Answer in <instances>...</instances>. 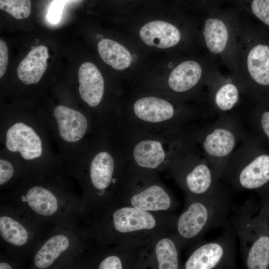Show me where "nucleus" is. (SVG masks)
Masks as SVG:
<instances>
[{"instance_id":"6e6552de","label":"nucleus","mask_w":269,"mask_h":269,"mask_svg":"<svg viewBox=\"0 0 269 269\" xmlns=\"http://www.w3.org/2000/svg\"><path fill=\"white\" fill-rule=\"evenodd\" d=\"M232 234L195 247L185 261L183 269H216L235 268V250Z\"/></svg>"},{"instance_id":"b1692460","label":"nucleus","mask_w":269,"mask_h":269,"mask_svg":"<svg viewBox=\"0 0 269 269\" xmlns=\"http://www.w3.org/2000/svg\"><path fill=\"white\" fill-rule=\"evenodd\" d=\"M0 234L5 241L16 246L23 245L28 239L27 232L24 227L7 216L0 218Z\"/></svg>"},{"instance_id":"7c9ffc66","label":"nucleus","mask_w":269,"mask_h":269,"mask_svg":"<svg viewBox=\"0 0 269 269\" xmlns=\"http://www.w3.org/2000/svg\"><path fill=\"white\" fill-rule=\"evenodd\" d=\"M0 269H11L12 268L8 264L5 263H1L0 264Z\"/></svg>"},{"instance_id":"a878e982","label":"nucleus","mask_w":269,"mask_h":269,"mask_svg":"<svg viewBox=\"0 0 269 269\" xmlns=\"http://www.w3.org/2000/svg\"><path fill=\"white\" fill-rule=\"evenodd\" d=\"M14 173V168L11 163L7 160H0V184L2 185L12 177Z\"/></svg>"},{"instance_id":"9b49d317","label":"nucleus","mask_w":269,"mask_h":269,"mask_svg":"<svg viewBox=\"0 0 269 269\" xmlns=\"http://www.w3.org/2000/svg\"><path fill=\"white\" fill-rule=\"evenodd\" d=\"M237 136L228 127L219 126L207 132L202 145L206 158L220 178L235 149Z\"/></svg>"},{"instance_id":"5701e85b","label":"nucleus","mask_w":269,"mask_h":269,"mask_svg":"<svg viewBox=\"0 0 269 269\" xmlns=\"http://www.w3.org/2000/svg\"><path fill=\"white\" fill-rule=\"evenodd\" d=\"M26 199L30 208L41 215H51L58 208V202L55 196L41 186L31 188L26 193Z\"/></svg>"},{"instance_id":"2f4dec72","label":"nucleus","mask_w":269,"mask_h":269,"mask_svg":"<svg viewBox=\"0 0 269 269\" xmlns=\"http://www.w3.org/2000/svg\"><path fill=\"white\" fill-rule=\"evenodd\" d=\"M54 1H56V0H53Z\"/></svg>"},{"instance_id":"dca6fc26","label":"nucleus","mask_w":269,"mask_h":269,"mask_svg":"<svg viewBox=\"0 0 269 269\" xmlns=\"http://www.w3.org/2000/svg\"><path fill=\"white\" fill-rule=\"evenodd\" d=\"M78 78L82 100L91 107L99 105L103 99L105 82L96 66L89 62L83 63L79 68Z\"/></svg>"},{"instance_id":"f03ea898","label":"nucleus","mask_w":269,"mask_h":269,"mask_svg":"<svg viewBox=\"0 0 269 269\" xmlns=\"http://www.w3.org/2000/svg\"><path fill=\"white\" fill-rule=\"evenodd\" d=\"M236 62L239 77L248 94L269 88V33L243 17Z\"/></svg>"},{"instance_id":"f8f14e48","label":"nucleus","mask_w":269,"mask_h":269,"mask_svg":"<svg viewBox=\"0 0 269 269\" xmlns=\"http://www.w3.org/2000/svg\"><path fill=\"white\" fill-rule=\"evenodd\" d=\"M206 87L210 100L222 112L231 110L239 102L241 94H248L239 77L231 72L223 74L219 69L211 76Z\"/></svg>"},{"instance_id":"a211bd4d","label":"nucleus","mask_w":269,"mask_h":269,"mask_svg":"<svg viewBox=\"0 0 269 269\" xmlns=\"http://www.w3.org/2000/svg\"><path fill=\"white\" fill-rule=\"evenodd\" d=\"M134 111L139 119L154 123L170 119L175 113L170 103L155 97H146L137 100L134 104Z\"/></svg>"},{"instance_id":"412c9836","label":"nucleus","mask_w":269,"mask_h":269,"mask_svg":"<svg viewBox=\"0 0 269 269\" xmlns=\"http://www.w3.org/2000/svg\"><path fill=\"white\" fill-rule=\"evenodd\" d=\"M98 50L102 60L116 70H124L131 64L132 57L130 51L114 40L102 39L98 44Z\"/></svg>"},{"instance_id":"f3484780","label":"nucleus","mask_w":269,"mask_h":269,"mask_svg":"<svg viewBox=\"0 0 269 269\" xmlns=\"http://www.w3.org/2000/svg\"><path fill=\"white\" fill-rule=\"evenodd\" d=\"M48 57L45 46L33 48L18 65L16 73L19 80L25 85L39 82L46 70Z\"/></svg>"},{"instance_id":"f257e3e1","label":"nucleus","mask_w":269,"mask_h":269,"mask_svg":"<svg viewBox=\"0 0 269 269\" xmlns=\"http://www.w3.org/2000/svg\"><path fill=\"white\" fill-rule=\"evenodd\" d=\"M186 201L175 227L183 247L193 245L209 230L223 226L232 208L230 192L222 184L208 194Z\"/></svg>"},{"instance_id":"2eb2a0df","label":"nucleus","mask_w":269,"mask_h":269,"mask_svg":"<svg viewBox=\"0 0 269 269\" xmlns=\"http://www.w3.org/2000/svg\"><path fill=\"white\" fill-rule=\"evenodd\" d=\"M139 36L146 45L160 49L178 46L182 41V30L177 26L162 20H154L145 24L140 29Z\"/></svg>"},{"instance_id":"aec40b11","label":"nucleus","mask_w":269,"mask_h":269,"mask_svg":"<svg viewBox=\"0 0 269 269\" xmlns=\"http://www.w3.org/2000/svg\"><path fill=\"white\" fill-rule=\"evenodd\" d=\"M134 162L138 166L148 169L159 167L164 161L166 153L161 143L155 140H143L133 150Z\"/></svg>"},{"instance_id":"0eeeda50","label":"nucleus","mask_w":269,"mask_h":269,"mask_svg":"<svg viewBox=\"0 0 269 269\" xmlns=\"http://www.w3.org/2000/svg\"><path fill=\"white\" fill-rule=\"evenodd\" d=\"M118 197L120 204L149 212L170 213L176 206L170 191L157 183L123 184Z\"/></svg>"},{"instance_id":"bb28decb","label":"nucleus","mask_w":269,"mask_h":269,"mask_svg":"<svg viewBox=\"0 0 269 269\" xmlns=\"http://www.w3.org/2000/svg\"><path fill=\"white\" fill-rule=\"evenodd\" d=\"M63 1L56 0L52 3L48 12L47 18L53 23L59 22L63 7Z\"/></svg>"},{"instance_id":"c85d7f7f","label":"nucleus","mask_w":269,"mask_h":269,"mask_svg":"<svg viewBox=\"0 0 269 269\" xmlns=\"http://www.w3.org/2000/svg\"><path fill=\"white\" fill-rule=\"evenodd\" d=\"M260 206L261 209L269 226V192L263 197V201Z\"/></svg>"},{"instance_id":"20e7f679","label":"nucleus","mask_w":269,"mask_h":269,"mask_svg":"<svg viewBox=\"0 0 269 269\" xmlns=\"http://www.w3.org/2000/svg\"><path fill=\"white\" fill-rule=\"evenodd\" d=\"M234 227L238 235L244 267L269 268V226L261 209L249 202L236 212Z\"/></svg>"},{"instance_id":"9d476101","label":"nucleus","mask_w":269,"mask_h":269,"mask_svg":"<svg viewBox=\"0 0 269 269\" xmlns=\"http://www.w3.org/2000/svg\"><path fill=\"white\" fill-rule=\"evenodd\" d=\"M182 247L181 241L175 232L159 236L146 247L140 267L180 269V254Z\"/></svg>"},{"instance_id":"cd10ccee","label":"nucleus","mask_w":269,"mask_h":269,"mask_svg":"<svg viewBox=\"0 0 269 269\" xmlns=\"http://www.w3.org/2000/svg\"><path fill=\"white\" fill-rule=\"evenodd\" d=\"M8 53L6 43L0 39V77L5 74L8 64Z\"/></svg>"},{"instance_id":"39448f33","label":"nucleus","mask_w":269,"mask_h":269,"mask_svg":"<svg viewBox=\"0 0 269 269\" xmlns=\"http://www.w3.org/2000/svg\"><path fill=\"white\" fill-rule=\"evenodd\" d=\"M237 190L256 191L264 197L269 192V155L251 157L246 152L232 155L221 177Z\"/></svg>"},{"instance_id":"c756f323","label":"nucleus","mask_w":269,"mask_h":269,"mask_svg":"<svg viewBox=\"0 0 269 269\" xmlns=\"http://www.w3.org/2000/svg\"><path fill=\"white\" fill-rule=\"evenodd\" d=\"M261 126L265 134L269 138V111L265 112L262 114Z\"/></svg>"},{"instance_id":"7ed1b4c3","label":"nucleus","mask_w":269,"mask_h":269,"mask_svg":"<svg viewBox=\"0 0 269 269\" xmlns=\"http://www.w3.org/2000/svg\"><path fill=\"white\" fill-rule=\"evenodd\" d=\"M242 24V17L238 15L211 13L201 21L197 34L203 54L238 77L236 50Z\"/></svg>"},{"instance_id":"6ab92c4d","label":"nucleus","mask_w":269,"mask_h":269,"mask_svg":"<svg viewBox=\"0 0 269 269\" xmlns=\"http://www.w3.org/2000/svg\"><path fill=\"white\" fill-rule=\"evenodd\" d=\"M114 170V159L107 151L99 152L92 160L89 171L90 180L98 195H103L111 184L116 182L113 178Z\"/></svg>"},{"instance_id":"4468645a","label":"nucleus","mask_w":269,"mask_h":269,"mask_svg":"<svg viewBox=\"0 0 269 269\" xmlns=\"http://www.w3.org/2000/svg\"><path fill=\"white\" fill-rule=\"evenodd\" d=\"M53 116L61 138L68 142L81 139L88 129L86 117L81 112L68 106L59 105L53 109Z\"/></svg>"},{"instance_id":"423d86ee","label":"nucleus","mask_w":269,"mask_h":269,"mask_svg":"<svg viewBox=\"0 0 269 269\" xmlns=\"http://www.w3.org/2000/svg\"><path fill=\"white\" fill-rule=\"evenodd\" d=\"M175 176L186 199L204 195L221 184L218 174L206 158L181 161L176 166Z\"/></svg>"},{"instance_id":"1a4fd4ad","label":"nucleus","mask_w":269,"mask_h":269,"mask_svg":"<svg viewBox=\"0 0 269 269\" xmlns=\"http://www.w3.org/2000/svg\"><path fill=\"white\" fill-rule=\"evenodd\" d=\"M218 69V64L203 54L199 58L181 61L170 72L168 85L177 93H184L203 85L206 87Z\"/></svg>"},{"instance_id":"393cba45","label":"nucleus","mask_w":269,"mask_h":269,"mask_svg":"<svg viewBox=\"0 0 269 269\" xmlns=\"http://www.w3.org/2000/svg\"><path fill=\"white\" fill-rule=\"evenodd\" d=\"M0 9L17 19L28 17L31 13L30 0H0Z\"/></svg>"},{"instance_id":"ddd939ff","label":"nucleus","mask_w":269,"mask_h":269,"mask_svg":"<svg viewBox=\"0 0 269 269\" xmlns=\"http://www.w3.org/2000/svg\"><path fill=\"white\" fill-rule=\"evenodd\" d=\"M5 146L10 151L19 152L25 160H32L41 156L42 144L41 138L30 126L18 122L7 131Z\"/></svg>"},{"instance_id":"4be33fe9","label":"nucleus","mask_w":269,"mask_h":269,"mask_svg":"<svg viewBox=\"0 0 269 269\" xmlns=\"http://www.w3.org/2000/svg\"><path fill=\"white\" fill-rule=\"evenodd\" d=\"M68 238L63 235L54 236L48 240L36 253L34 263L38 269L50 266L68 247Z\"/></svg>"}]
</instances>
